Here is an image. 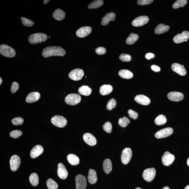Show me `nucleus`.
I'll return each mask as SVG.
<instances>
[{
	"instance_id": "24",
	"label": "nucleus",
	"mask_w": 189,
	"mask_h": 189,
	"mask_svg": "<svg viewBox=\"0 0 189 189\" xmlns=\"http://www.w3.org/2000/svg\"><path fill=\"white\" fill-rule=\"evenodd\" d=\"M113 90V87L110 85L105 84L100 88V93L102 95H106L109 94Z\"/></svg>"
},
{
	"instance_id": "5",
	"label": "nucleus",
	"mask_w": 189,
	"mask_h": 189,
	"mask_svg": "<svg viewBox=\"0 0 189 189\" xmlns=\"http://www.w3.org/2000/svg\"><path fill=\"white\" fill-rule=\"evenodd\" d=\"M52 123L54 125L59 128H62L66 126L67 120L64 117L60 115L54 116L51 120Z\"/></svg>"
},
{
	"instance_id": "45",
	"label": "nucleus",
	"mask_w": 189,
	"mask_h": 189,
	"mask_svg": "<svg viewBox=\"0 0 189 189\" xmlns=\"http://www.w3.org/2000/svg\"><path fill=\"white\" fill-rule=\"evenodd\" d=\"M128 113L130 118L134 120H136L138 116L137 112L131 109H130L128 110Z\"/></svg>"
},
{
	"instance_id": "8",
	"label": "nucleus",
	"mask_w": 189,
	"mask_h": 189,
	"mask_svg": "<svg viewBox=\"0 0 189 189\" xmlns=\"http://www.w3.org/2000/svg\"><path fill=\"white\" fill-rule=\"evenodd\" d=\"M173 129L172 128L168 127L159 130L155 134L154 136L157 139H160L170 136L173 133Z\"/></svg>"
},
{
	"instance_id": "48",
	"label": "nucleus",
	"mask_w": 189,
	"mask_h": 189,
	"mask_svg": "<svg viewBox=\"0 0 189 189\" xmlns=\"http://www.w3.org/2000/svg\"><path fill=\"white\" fill-rule=\"evenodd\" d=\"M19 85L17 82L12 83L11 87V91L13 93L16 92L19 89Z\"/></svg>"
},
{
	"instance_id": "32",
	"label": "nucleus",
	"mask_w": 189,
	"mask_h": 189,
	"mask_svg": "<svg viewBox=\"0 0 189 189\" xmlns=\"http://www.w3.org/2000/svg\"><path fill=\"white\" fill-rule=\"evenodd\" d=\"M139 38V36L137 34L132 33L127 38L126 42L127 44L133 45L136 42Z\"/></svg>"
},
{
	"instance_id": "44",
	"label": "nucleus",
	"mask_w": 189,
	"mask_h": 189,
	"mask_svg": "<svg viewBox=\"0 0 189 189\" xmlns=\"http://www.w3.org/2000/svg\"><path fill=\"white\" fill-rule=\"evenodd\" d=\"M120 59L121 61L125 62H128L131 61V56L129 54H122L120 56Z\"/></svg>"
},
{
	"instance_id": "35",
	"label": "nucleus",
	"mask_w": 189,
	"mask_h": 189,
	"mask_svg": "<svg viewBox=\"0 0 189 189\" xmlns=\"http://www.w3.org/2000/svg\"><path fill=\"white\" fill-rule=\"evenodd\" d=\"M167 122V119L164 115H160L158 116L154 120L155 123L158 125H162L165 124Z\"/></svg>"
},
{
	"instance_id": "18",
	"label": "nucleus",
	"mask_w": 189,
	"mask_h": 189,
	"mask_svg": "<svg viewBox=\"0 0 189 189\" xmlns=\"http://www.w3.org/2000/svg\"><path fill=\"white\" fill-rule=\"evenodd\" d=\"M184 65H182L177 63H174L172 65V69L181 76L185 75L186 74V70L184 68Z\"/></svg>"
},
{
	"instance_id": "43",
	"label": "nucleus",
	"mask_w": 189,
	"mask_h": 189,
	"mask_svg": "<svg viewBox=\"0 0 189 189\" xmlns=\"http://www.w3.org/2000/svg\"><path fill=\"white\" fill-rule=\"evenodd\" d=\"M103 128L107 133H111L112 128V124L110 122H107L103 125Z\"/></svg>"
},
{
	"instance_id": "41",
	"label": "nucleus",
	"mask_w": 189,
	"mask_h": 189,
	"mask_svg": "<svg viewBox=\"0 0 189 189\" xmlns=\"http://www.w3.org/2000/svg\"><path fill=\"white\" fill-rule=\"evenodd\" d=\"M24 120L22 117H18L13 119L12 123L13 124L15 125H20L23 123Z\"/></svg>"
},
{
	"instance_id": "56",
	"label": "nucleus",
	"mask_w": 189,
	"mask_h": 189,
	"mask_svg": "<svg viewBox=\"0 0 189 189\" xmlns=\"http://www.w3.org/2000/svg\"><path fill=\"white\" fill-rule=\"evenodd\" d=\"M135 189H141V188H140V187H137V188Z\"/></svg>"
},
{
	"instance_id": "6",
	"label": "nucleus",
	"mask_w": 189,
	"mask_h": 189,
	"mask_svg": "<svg viewBox=\"0 0 189 189\" xmlns=\"http://www.w3.org/2000/svg\"><path fill=\"white\" fill-rule=\"evenodd\" d=\"M156 174V170L154 168L145 169L143 173V177L145 180L150 182L154 179Z\"/></svg>"
},
{
	"instance_id": "9",
	"label": "nucleus",
	"mask_w": 189,
	"mask_h": 189,
	"mask_svg": "<svg viewBox=\"0 0 189 189\" xmlns=\"http://www.w3.org/2000/svg\"><path fill=\"white\" fill-rule=\"evenodd\" d=\"M84 75V71L80 69H73L69 74V77L70 79L75 81L80 80L82 79Z\"/></svg>"
},
{
	"instance_id": "34",
	"label": "nucleus",
	"mask_w": 189,
	"mask_h": 189,
	"mask_svg": "<svg viewBox=\"0 0 189 189\" xmlns=\"http://www.w3.org/2000/svg\"><path fill=\"white\" fill-rule=\"evenodd\" d=\"M103 1L102 0L94 1L90 4L88 7L89 9H97L103 5Z\"/></svg>"
},
{
	"instance_id": "26",
	"label": "nucleus",
	"mask_w": 189,
	"mask_h": 189,
	"mask_svg": "<svg viewBox=\"0 0 189 189\" xmlns=\"http://www.w3.org/2000/svg\"><path fill=\"white\" fill-rule=\"evenodd\" d=\"M53 16L54 18L58 21H61L65 19L66 14L63 10L61 9H56L54 12Z\"/></svg>"
},
{
	"instance_id": "42",
	"label": "nucleus",
	"mask_w": 189,
	"mask_h": 189,
	"mask_svg": "<svg viewBox=\"0 0 189 189\" xmlns=\"http://www.w3.org/2000/svg\"><path fill=\"white\" fill-rule=\"evenodd\" d=\"M10 136L13 138H17L19 137L22 135V131L19 130H13L10 133Z\"/></svg>"
},
{
	"instance_id": "1",
	"label": "nucleus",
	"mask_w": 189,
	"mask_h": 189,
	"mask_svg": "<svg viewBox=\"0 0 189 189\" xmlns=\"http://www.w3.org/2000/svg\"><path fill=\"white\" fill-rule=\"evenodd\" d=\"M66 54L64 49L59 46H50L44 49L42 52V56L45 58L51 56H64Z\"/></svg>"
},
{
	"instance_id": "53",
	"label": "nucleus",
	"mask_w": 189,
	"mask_h": 189,
	"mask_svg": "<svg viewBox=\"0 0 189 189\" xmlns=\"http://www.w3.org/2000/svg\"><path fill=\"white\" fill-rule=\"evenodd\" d=\"M2 79H1V77L0 78V81H1V82H0V85H1V84H2Z\"/></svg>"
},
{
	"instance_id": "16",
	"label": "nucleus",
	"mask_w": 189,
	"mask_h": 189,
	"mask_svg": "<svg viewBox=\"0 0 189 189\" xmlns=\"http://www.w3.org/2000/svg\"><path fill=\"white\" fill-rule=\"evenodd\" d=\"M92 31V29L90 27H82L78 29L76 32V35L78 37L82 38L87 36Z\"/></svg>"
},
{
	"instance_id": "27",
	"label": "nucleus",
	"mask_w": 189,
	"mask_h": 189,
	"mask_svg": "<svg viewBox=\"0 0 189 189\" xmlns=\"http://www.w3.org/2000/svg\"><path fill=\"white\" fill-rule=\"evenodd\" d=\"M169 26L165 25L163 24H160L156 27L154 32L156 34L160 35L167 32L169 31Z\"/></svg>"
},
{
	"instance_id": "20",
	"label": "nucleus",
	"mask_w": 189,
	"mask_h": 189,
	"mask_svg": "<svg viewBox=\"0 0 189 189\" xmlns=\"http://www.w3.org/2000/svg\"><path fill=\"white\" fill-rule=\"evenodd\" d=\"M44 152V148L40 145H37L32 148L31 151L30 156L32 158H37Z\"/></svg>"
},
{
	"instance_id": "47",
	"label": "nucleus",
	"mask_w": 189,
	"mask_h": 189,
	"mask_svg": "<svg viewBox=\"0 0 189 189\" xmlns=\"http://www.w3.org/2000/svg\"><path fill=\"white\" fill-rule=\"evenodd\" d=\"M96 53L99 55H104L106 53L107 50L103 47H99L95 50Z\"/></svg>"
},
{
	"instance_id": "3",
	"label": "nucleus",
	"mask_w": 189,
	"mask_h": 189,
	"mask_svg": "<svg viewBox=\"0 0 189 189\" xmlns=\"http://www.w3.org/2000/svg\"><path fill=\"white\" fill-rule=\"evenodd\" d=\"M0 53L7 58H13L15 56L16 52L12 47L7 45H1L0 46Z\"/></svg>"
},
{
	"instance_id": "4",
	"label": "nucleus",
	"mask_w": 189,
	"mask_h": 189,
	"mask_svg": "<svg viewBox=\"0 0 189 189\" xmlns=\"http://www.w3.org/2000/svg\"><path fill=\"white\" fill-rule=\"evenodd\" d=\"M81 101V97L79 94H71L65 98V101L68 105H74L79 103Z\"/></svg>"
},
{
	"instance_id": "23",
	"label": "nucleus",
	"mask_w": 189,
	"mask_h": 189,
	"mask_svg": "<svg viewBox=\"0 0 189 189\" xmlns=\"http://www.w3.org/2000/svg\"><path fill=\"white\" fill-rule=\"evenodd\" d=\"M40 97L39 93L37 92H33L30 93L26 98V101L28 103H32L37 101Z\"/></svg>"
},
{
	"instance_id": "55",
	"label": "nucleus",
	"mask_w": 189,
	"mask_h": 189,
	"mask_svg": "<svg viewBox=\"0 0 189 189\" xmlns=\"http://www.w3.org/2000/svg\"><path fill=\"white\" fill-rule=\"evenodd\" d=\"M184 189H189V185H187Z\"/></svg>"
},
{
	"instance_id": "33",
	"label": "nucleus",
	"mask_w": 189,
	"mask_h": 189,
	"mask_svg": "<svg viewBox=\"0 0 189 189\" xmlns=\"http://www.w3.org/2000/svg\"><path fill=\"white\" fill-rule=\"evenodd\" d=\"M29 180L32 186H37L38 185L39 182L38 175L35 173H32L29 177Z\"/></svg>"
},
{
	"instance_id": "29",
	"label": "nucleus",
	"mask_w": 189,
	"mask_h": 189,
	"mask_svg": "<svg viewBox=\"0 0 189 189\" xmlns=\"http://www.w3.org/2000/svg\"><path fill=\"white\" fill-rule=\"evenodd\" d=\"M67 159L68 162L71 165H77L80 162L79 158L74 154H70L68 155Z\"/></svg>"
},
{
	"instance_id": "40",
	"label": "nucleus",
	"mask_w": 189,
	"mask_h": 189,
	"mask_svg": "<svg viewBox=\"0 0 189 189\" xmlns=\"http://www.w3.org/2000/svg\"><path fill=\"white\" fill-rule=\"evenodd\" d=\"M116 105V101L114 99H112L107 102V109L108 110H111Z\"/></svg>"
},
{
	"instance_id": "37",
	"label": "nucleus",
	"mask_w": 189,
	"mask_h": 189,
	"mask_svg": "<svg viewBox=\"0 0 189 189\" xmlns=\"http://www.w3.org/2000/svg\"><path fill=\"white\" fill-rule=\"evenodd\" d=\"M187 1L186 0H178L175 1L172 6L174 9H177L180 7H183L186 5Z\"/></svg>"
},
{
	"instance_id": "13",
	"label": "nucleus",
	"mask_w": 189,
	"mask_h": 189,
	"mask_svg": "<svg viewBox=\"0 0 189 189\" xmlns=\"http://www.w3.org/2000/svg\"><path fill=\"white\" fill-rule=\"evenodd\" d=\"M175 157L173 155L170 154L168 151L164 153L162 157V162L165 166H169L173 162Z\"/></svg>"
},
{
	"instance_id": "49",
	"label": "nucleus",
	"mask_w": 189,
	"mask_h": 189,
	"mask_svg": "<svg viewBox=\"0 0 189 189\" xmlns=\"http://www.w3.org/2000/svg\"><path fill=\"white\" fill-rule=\"evenodd\" d=\"M151 69L155 72H158L160 71V68L156 65H152L151 67Z\"/></svg>"
},
{
	"instance_id": "51",
	"label": "nucleus",
	"mask_w": 189,
	"mask_h": 189,
	"mask_svg": "<svg viewBox=\"0 0 189 189\" xmlns=\"http://www.w3.org/2000/svg\"><path fill=\"white\" fill-rule=\"evenodd\" d=\"M50 1H49V0H44V4H46L49 2Z\"/></svg>"
},
{
	"instance_id": "31",
	"label": "nucleus",
	"mask_w": 189,
	"mask_h": 189,
	"mask_svg": "<svg viewBox=\"0 0 189 189\" xmlns=\"http://www.w3.org/2000/svg\"><path fill=\"white\" fill-rule=\"evenodd\" d=\"M78 92L82 95L88 96L92 93V90L88 86H83L79 88Z\"/></svg>"
},
{
	"instance_id": "39",
	"label": "nucleus",
	"mask_w": 189,
	"mask_h": 189,
	"mask_svg": "<svg viewBox=\"0 0 189 189\" xmlns=\"http://www.w3.org/2000/svg\"><path fill=\"white\" fill-rule=\"evenodd\" d=\"M21 19L22 20L23 25L25 26V27H32L34 25V24H35V23L33 22L32 21L25 17H21Z\"/></svg>"
},
{
	"instance_id": "11",
	"label": "nucleus",
	"mask_w": 189,
	"mask_h": 189,
	"mask_svg": "<svg viewBox=\"0 0 189 189\" xmlns=\"http://www.w3.org/2000/svg\"><path fill=\"white\" fill-rule=\"evenodd\" d=\"M189 39V32L184 31L182 33L177 34L174 37L173 40L175 43L180 44L184 41L187 42Z\"/></svg>"
},
{
	"instance_id": "2",
	"label": "nucleus",
	"mask_w": 189,
	"mask_h": 189,
	"mask_svg": "<svg viewBox=\"0 0 189 189\" xmlns=\"http://www.w3.org/2000/svg\"><path fill=\"white\" fill-rule=\"evenodd\" d=\"M47 35L42 33H36L32 34L29 38V42L31 44H35L42 43L47 40Z\"/></svg>"
},
{
	"instance_id": "15",
	"label": "nucleus",
	"mask_w": 189,
	"mask_h": 189,
	"mask_svg": "<svg viewBox=\"0 0 189 189\" xmlns=\"http://www.w3.org/2000/svg\"><path fill=\"white\" fill-rule=\"evenodd\" d=\"M167 97L169 100L174 102H179L183 100L184 95L182 92H169Z\"/></svg>"
},
{
	"instance_id": "19",
	"label": "nucleus",
	"mask_w": 189,
	"mask_h": 189,
	"mask_svg": "<svg viewBox=\"0 0 189 189\" xmlns=\"http://www.w3.org/2000/svg\"><path fill=\"white\" fill-rule=\"evenodd\" d=\"M57 173L58 176L62 179H65L67 178L68 172L64 165L62 163H60L58 165Z\"/></svg>"
},
{
	"instance_id": "7",
	"label": "nucleus",
	"mask_w": 189,
	"mask_h": 189,
	"mask_svg": "<svg viewBox=\"0 0 189 189\" xmlns=\"http://www.w3.org/2000/svg\"><path fill=\"white\" fill-rule=\"evenodd\" d=\"M132 151L130 148H125L122 151L121 159L122 162L124 164L128 163L131 159Z\"/></svg>"
},
{
	"instance_id": "36",
	"label": "nucleus",
	"mask_w": 189,
	"mask_h": 189,
	"mask_svg": "<svg viewBox=\"0 0 189 189\" xmlns=\"http://www.w3.org/2000/svg\"><path fill=\"white\" fill-rule=\"evenodd\" d=\"M46 185L48 189H57L58 188L57 183L52 179L49 178L47 180Z\"/></svg>"
},
{
	"instance_id": "14",
	"label": "nucleus",
	"mask_w": 189,
	"mask_h": 189,
	"mask_svg": "<svg viewBox=\"0 0 189 189\" xmlns=\"http://www.w3.org/2000/svg\"><path fill=\"white\" fill-rule=\"evenodd\" d=\"M10 168L13 171H16L18 169L20 164V159L18 156L14 155L11 157L10 161Z\"/></svg>"
},
{
	"instance_id": "52",
	"label": "nucleus",
	"mask_w": 189,
	"mask_h": 189,
	"mask_svg": "<svg viewBox=\"0 0 189 189\" xmlns=\"http://www.w3.org/2000/svg\"><path fill=\"white\" fill-rule=\"evenodd\" d=\"M187 165L189 167V157L188 158V159H187Z\"/></svg>"
},
{
	"instance_id": "38",
	"label": "nucleus",
	"mask_w": 189,
	"mask_h": 189,
	"mask_svg": "<svg viewBox=\"0 0 189 189\" xmlns=\"http://www.w3.org/2000/svg\"><path fill=\"white\" fill-rule=\"evenodd\" d=\"M118 123L120 126L124 128V127H126L128 124H129L130 120L127 117H124L123 118L119 119Z\"/></svg>"
},
{
	"instance_id": "10",
	"label": "nucleus",
	"mask_w": 189,
	"mask_h": 189,
	"mask_svg": "<svg viewBox=\"0 0 189 189\" xmlns=\"http://www.w3.org/2000/svg\"><path fill=\"white\" fill-rule=\"evenodd\" d=\"M76 189H85L87 187V182L86 177L81 174L75 177Z\"/></svg>"
},
{
	"instance_id": "12",
	"label": "nucleus",
	"mask_w": 189,
	"mask_h": 189,
	"mask_svg": "<svg viewBox=\"0 0 189 189\" xmlns=\"http://www.w3.org/2000/svg\"><path fill=\"white\" fill-rule=\"evenodd\" d=\"M149 18L146 16H141L135 18L132 22V25L134 27H141L149 22Z\"/></svg>"
},
{
	"instance_id": "54",
	"label": "nucleus",
	"mask_w": 189,
	"mask_h": 189,
	"mask_svg": "<svg viewBox=\"0 0 189 189\" xmlns=\"http://www.w3.org/2000/svg\"><path fill=\"white\" fill-rule=\"evenodd\" d=\"M162 189H169L168 187L165 186Z\"/></svg>"
},
{
	"instance_id": "28",
	"label": "nucleus",
	"mask_w": 189,
	"mask_h": 189,
	"mask_svg": "<svg viewBox=\"0 0 189 189\" xmlns=\"http://www.w3.org/2000/svg\"><path fill=\"white\" fill-rule=\"evenodd\" d=\"M103 169L105 173L108 174L111 172L112 169L111 161L109 159H107L104 161Z\"/></svg>"
},
{
	"instance_id": "46",
	"label": "nucleus",
	"mask_w": 189,
	"mask_h": 189,
	"mask_svg": "<svg viewBox=\"0 0 189 189\" xmlns=\"http://www.w3.org/2000/svg\"><path fill=\"white\" fill-rule=\"evenodd\" d=\"M153 1V0H138L137 3L140 5H147L150 4Z\"/></svg>"
},
{
	"instance_id": "30",
	"label": "nucleus",
	"mask_w": 189,
	"mask_h": 189,
	"mask_svg": "<svg viewBox=\"0 0 189 189\" xmlns=\"http://www.w3.org/2000/svg\"><path fill=\"white\" fill-rule=\"evenodd\" d=\"M118 74L120 77L125 79H130L133 76V73L131 71L126 69L120 70L119 71Z\"/></svg>"
},
{
	"instance_id": "57",
	"label": "nucleus",
	"mask_w": 189,
	"mask_h": 189,
	"mask_svg": "<svg viewBox=\"0 0 189 189\" xmlns=\"http://www.w3.org/2000/svg\"><path fill=\"white\" fill-rule=\"evenodd\" d=\"M50 38V37H49V38Z\"/></svg>"
},
{
	"instance_id": "50",
	"label": "nucleus",
	"mask_w": 189,
	"mask_h": 189,
	"mask_svg": "<svg viewBox=\"0 0 189 189\" xmlns=\"http://www.w3.org/2000/svg\"><path fill=\"white\" fill-rule=\"evenodd\" d=\"M154 55L152 53H148L145 55V58L148 60H150L151 58H154Z\"/></svg>"
},
{
	"instance_id": "25",
	"label": "nucleus",
	"mask_w": 189,
	"mask_h": 189,
	"mask_svg": "<svg viewBox=\"0 0 189 189\" xmlns=\"http://www.w3.org/2000/svg\"><path fill=\"white\" fill-rule=\"evenodd\" d=\"M88 179L89 183L90 184H93L97 182V172L95 170L92 169H90L88 175Z\"/></svg>"
},
{
	"instance_id": "22",
	"label": "nucleus",
	"mask_w": 189,
	"mask_h": 189,
	"mask_svg": "<svg viewBox=\"0 0 189 189\" xmlns=\"http://www.w3.org/2000/svg\"><path fill=\"white\" fill-rule=\"evenodd\" d=\"M115 18L116 14L114 13L113 12L107 13L105 17L102 18L101 24L103 26H106L108 25L110 21H114Z\"/></svg>"
},
{
	"instance_id": "21",
	"label": "nucleus",
	"mask_w": 189,
	"mask_h": 189,
	"mask_svg": "<svg viewBox=\"0 0 189 189\" xmlns=\"http://www.w3.org/2000/svg\"><path fill=\"white\" fill-rule=\"evenodd\" d=\"M135 100L138 103L144 105H149L151 102L149 98L143 94L137 95L135 97Z\"/></svg>"
},
{
	"instance_id": "17",
	"label": "nucleus",
	"mask_w": 189,
	"mask_h": 189,
	"mask_svg": "<svg viewBox=\"0 0 189 189\" xmlns=\"http://www.w3.org/2000/svg\"><path fill=\"white\" fill-rule=\"evenodd\" d=\"M83 139L85 142L90 146L95 145L97 143V140L93 135L89 133H84Z\"/></svg>"
}]
</instances>
